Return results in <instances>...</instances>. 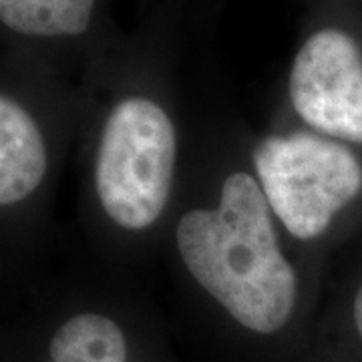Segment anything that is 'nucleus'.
Wrapping results in <instances>:
<instances>
[{
  "label": "nucleus",
  "instance_id": "obj_1",
  "mask_svg": "<svg viewBox=\"0 0 362 362\" xmlns=\"http://www.w3.org/2000/svg\"><path fill=\"white\" fill-rule=\"evenodd\" d=\"M175 240L192 278L244 330L276 337L292 320L296 272L278 246L274 214L254 175H228L218 206L183 214Z\"/></svg>",
  "mask_w": 362,
  "mask_h": 362
},
{
  "label": "nucleus",
  "instance_id": "obj_2",
  "mask_svg": "<svg viewBox=\"0 0 362 362\" xmlns=\"http://www.w3.org/2000/svg\"><path fill=\"white\" fill-rule=\"evenodd\" d=\"M177 161V133L163 107L129 97L113 107L95 159V189L117 226L141 232L168 206Z\"/></svg>",
  "mask_w": 362,
  "mask_h": 362
},
{
  "label": "nucleus",
  "instance_id": "obj_3",
  "mask_svg": "<svg viewBox=\"0 0 362 362\" xmlns=\"http://www.w3.org/2000/svg\"><path fill=\"white\" fill-rule=\"evenodd\" d=\"M272 214L298 240L324 233L362 192V163L342 143L312 133L270 135L254 149Z\"/></svg>",
  "mask_w": 362,
  "mask_h": 362
},
{
  "label": "nucleus",
  "instance_id": "obj_4",
  "mask_svg": "<svg viewBox=\"0 0 362 362\" xmlns=\"http://www.w3.org/2000/svg\"><path fill=\"white\" fill-rule=\"evenodd\" d=\"M290 99L312 129L362 143V52L344 30L314 33L294 57Z\"/></svg>",
  "mask_w": 362,
  "mask_h": 362
},
{
  "label": "nucleus",
  "instance_id": "obj_5",
  "mask_svg": "<svg viewBox=\"0 0 362 362\" xmlns=\"http://www.w3.org/2000/svg\"><path fill=\"white\" fill-rule=\"evenodd\" d=\"M47 168V143L37 121L23 105L0 95V206L35 194Z\"/></svg>",
  "mask_w": 362,
  "mask_h": 362
},
{
  "label": "nucleus",
  "instance_id": "obj_6",
  "mask_svg": "<svg viewBox=\"0 0 362 362\" xmlns=\"http://www.w3.org/2000/svg\"><path fill=\"white\" fill-rule=\"evenodd\" d=\"M42 362H131L123 326L101 312H81L61 324Z\"/></svg>",
  "mask_w": 362,
  "mask_h": 362
},
{
  "label": "nucleus",
  "instance_id": "obj_7",
  "mask_svg": "<svg viewBox=\"0 0 362 362\" xmlns=\"http://www.w3.org/2000/svg\"><path fill=\"white\" fill-rule=\"evenodd\" d=\"M93 11L95 0H0V23L25 37H77Z\"/></svg>",
  "mask_w": 362,
  "mask_h": 362
},
{
  "label": "nucleus",
  "instance_id": "obj_8",
  "mask_svg": "<svg viewBox=\"0 0 362 362\" xmlns=\"http://www.w3.org/2000/svg\"><path fill=\"white\" fill-rule=\"evenodd\" d=\"M352 322H354V330L362 342V286L358 288L354 302H352Z\"/></svg>",
  "mask_w": 362,
  "mask_h": 362
}]
</instances>
